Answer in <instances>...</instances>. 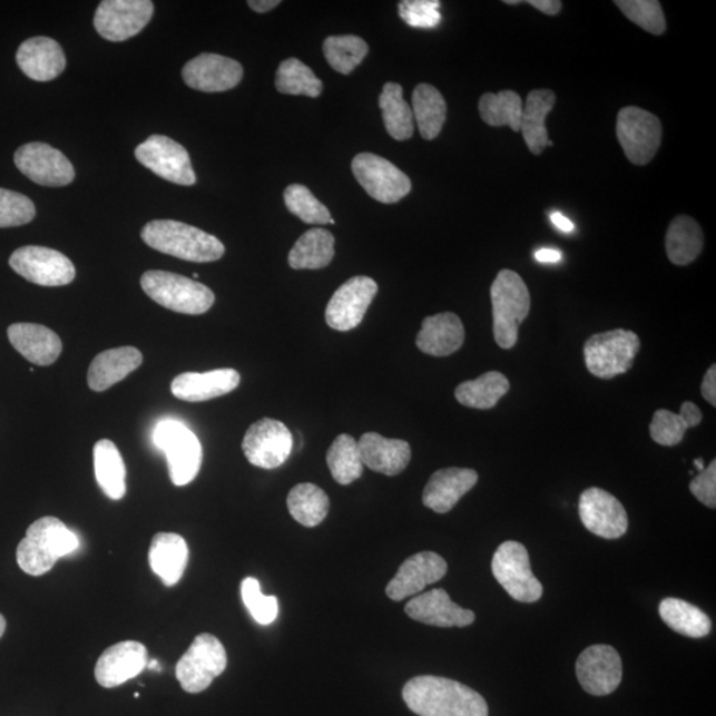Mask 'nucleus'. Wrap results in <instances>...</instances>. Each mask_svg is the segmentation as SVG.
I'll return each mask as SVG.
<instances>
[{
	"label": "nucleus",
	"instance_id": "f257e3e1",
	"mask_svg": "<svg viewBox=\"0 0 716 716\" xmlns=\"http://www.w3.org/2000/svg\"><path fill=\"white\" fill-rule=\"evenodd\" d=\"M402 697L410 710L420 716H489L488 702L481 694L449 678L410 679Z\"/></svg>",
	"mask_w": 716,
	"mask_h": 716
},
{
	"label": "nucleus",
	"instance_id": "f03ea898",
	"mask_svg": "<svg viewBox=\"0 0 716 716\" xmlns=\"http://www.w3.org/2000/svg\"><path fill=\"white\" fill-rule=\"evenodd\" d=\"M141 236L146 245L157 252L187 262H215L225 255L224 243L218 238L183 222L151 220L143 228Z\"/></svg>",
	"mask_w": 716,
	"mask_h": 716
},
{
	"label": "nucleus",
	"instance_id": "7ed1b4c3",
	"mask_svg": "<svg viewBox=\"0 0 716 716\" xmlns=\"http://www.w3.org/2000/svg\"><path fill=\"white\" fill-rule=\"evenodd\" d=\"M79 546V538L61 520L45 517L35 521L20 541L18 565L27 575L41 576L50 572L60 558L75 552Z\"/></svg>",
	"mask_w": 716,
	"mask_h": 716
},
{
	"label": "nucleus",
	"instance_id": "20e7f679",
	"mask_svg": "<svg viewBox=\"0 0 716 716\" xmlns=\"http://www.w3.org/2000/svg\"><path fill=\"white\" fill-rule=\"evenodd\" d=\"M493 336L503 350L518 343L519 326L530 314L531 296L516 271L502 269L491 286Z\"/></svg>",
	"mask_w": 716,
	"mask_h": 716
},
{
	"label": "nucleus",
	"instance_id": "39448f33",
	"mask_svg": "<svg viewBox=\"0 0 716 716\" xmlns=\"http://www.w3.org/2000/svg\"><path fill=\"white\" fill-rule=\"evenodd\" d=\"M141 287L151 301L178 314L202 315L215 302L210 288L168 271H146L141 277Z\"/></svg>",
	"mask_w": 716,
	"mask_h": 716
},
{
	"label": "nucleus",
	"instance_id": "423d86ee",
	"mask_svg": "<svg viewBox=\"0 0 716 716\" xmlns=\"http://www.w3.org/2000/svg\"><path fill=\"white\" fill-rule=\"evenodd\" d=\"M153 442L164 451L174 484L180 488L196 479L202 464V447L198 437L185 423L159 421L153 433Z\"/></svg>",
	"mask_w": 716,
	"mask_h": 716
},
{
	"label": "nucleus",
	"instance_id": "0eeeda50",
	"mask_svg": "<svg viewBox=\"0 0 716 716\" xmlns=\"http://www.w3.org/2000/svg\"><path fill=\"white\" fill-rule=\"evenodd\" d=\"M641 347L635 332L615 330L590 336L583 345L588 371L597 379L610 380L627 373Z\"/></svg>",
	"mask_w": 716,
	"mask_h": 716
},
{
	"label": "nucleus",
	"instance_id": "6e6552de",
	"mask_svg": "<svg viewBox=\"0 0 716 716\" xmlns=\"http://www.w3.org/2000/svg\"><path fill=\"white\" fill-rule=\"evenodd\" d=\"M227 653L219 639L202 632L178 660L176 677L186 693L205 692L226 670Z\"/></svg>",
	"mask_w": 716,
	"mask_h": 716
},
{
	"label": "nucleus",
	"instance_id": "1a4fd4ad",
	"mask_svg": "<svg viewBox=\"0 0 716 716\" xmlns=\"http://www.w3.org/2000/svg\"><path fill=\"white\" fill-rule=\"evenodd\" d=\"M492 573L513 600L537 602L543 596V586L534 577L530 556L518 541H506L492 558Z\"/></svg>",
	"mask_w": 716,
	"mask_h": 716
},
{
	"label": "nucleus",
	"instance_id": "9d476101",
	"mask_svg": "<svg viewBox=\"0 0 716 716\" xmlns=\"http://www.w3.org/2000/svg\"><path fill=\"white\" fill-rule=\"evenodd\" d=\"M617 138L631 164L648 165L663 141V125L648 110L627 107L617 116Z\"/></svg>",
	"mask_w": 716,
	"mask_h": 716
},
{
	"label": "nucleus",
	"instance_id": "9b49d317",
	"mask_svg": "<svg viewBox=\"0 0 716 716\" xmlns=\"http://www.w3.org/2000/svg\"><path fill=\"white\" fill-rule=\"evenodd\" d=\"M352 171L359 184L381 204H395L412 190V180L388 159L360 153L352 161Z\"/></svg>",
	"mask_w": 716,
	"mask_h": 716
},
{
	"label": "nucleus",
	"instance_id": "f8f14e48",
	"mask_svg": "<svg viewBox=\"0 0 716 716\" xmlns=\"http://www.w3.org/2000/svg\"><path fill=\"white\" fill-rule=\"evenodd\" d=\"M10 266L26 281L43 287H61L76 276L73 263L57 249L26 246L13 252Z\"/></svg>",
	"mask_w": 716,
	"mask_h": 716
},
{
	"label": "nucleus",
	"instance_id": "ddd939ff",
	"mask_svg": "<svg viewBox=\"0 0 716 716\" xmlns=\"http://www.w3.org/2000/svg\"><path fill=\"white\" fill-rule=\"evenodd\" d=\"M137 161L169 183L192 186L197 183L189 153L183 145L166 136H150L138 145Z\"/></svg>",
	"mask_w": 716,
	"mask_h": 716
},
{
	"label": "nucleus",
	"instance_id": "4468645a",
	"mask_svg": "<svg viewBox=\"0 0 716 716\" xmlns=\"http://www.w3.org/2000/svg\"><path fill=\"white\" fill-rule=\"evenodd\" d=\"M294 448V438L283 422L262 419L249 426L242 449L247 461L256 468L273 470L287 461Z\"/></svg>",
	"mask_w": 716,
	"mask_h": 716
},
{
	"label": "nucleus",
	"instance_id": "2eb2a0df",
	"mask_svg": "<svg viewBox=\"0 0 716 716\" xmlns=\"http://www.w3.org/2000/svg\"><path fill=\"white\" fill-rule=\"evenodd\" d=\"M153 12L150 0H104L95 13V29L109 41L128 40L148 26Z\"/></svg>",
	"mask_w": 716,
	"mask_h": 716
},
{
	"label": "nucleus",
	"instance_id": "dca6fc26",
	"mask_svg": "<svg viewBox=\"0 0 716 716\" xmlns=\"http://www.w3.org/2000/svg\"><path fill=\"white\" fill-rule=\"evenodd\" d=\"M379 286L371 277L354 276L333 294L325 310V322L332 330L351 331L363 322Z\"/></svg>",
	"mask_w": 716,
	"mask_h": 716
},
{
	"label": "nucleus",
	"instance_id": "f3484780",
	"mask_svg": "<svg viewBox=\"0 0 716 716\" xmlns=\"http://www.w3.org/2000/svg\"><path fill=\"white\" fill-rule=\"evenodd\" d=\"M13 161L27 178L41 186L61 187L75 179L72 164L60 150L48 144L30 143L20 146Z\"/></svg>",
	"mask_w": 716,
	"mask_h": 716
},
{
	"label": "nucleus",
	"instance_id": "a211bd4d",
	"mask_svg": "<svg viewBox=\"0 0 716 716\" xmlns=\"http://www.w3.org/2000/svg\"><path fill=\"white\" fill-rule=\"evenodd\" d=\"M577 679L583 690L604 697L617 690L622 680V660L609 645H594L576 663Z\"/></svg>",
	"mask_w": 716,
	"mask_h": 716
},
{
	"label": "nucleus",
	"instance_id": "6ab92c4d",
	"mask_svg": "<svg viewBox=\"0 0 716 716\" xmlns=\"http://www.w3.org/2000/svg\"><path fill=\"white\" fill-rule=\"evenodd\" d=\"M583 527L596 537L615 540L628 531L627 510L608 491L590 488L581 493L579 503Z\"/></svg>",
	"mask_w": 716,
	"mask_h": 716
},
{
	"label": "nucleus",
	"instance_id": "aec40b11",
	"mask_svg": "<svg viewBox=\"0 0 716 716\" xmlns=\"http://www.w3.org/2000/svg\"><path fill=\"white\" fill-rule=\"evenodd\" d=\"M448 573V562L435 552H420L403 561L398 575L388 583L386 595L393 601L416 596Z\"/></svg>",
	"mask_w": 716,
	"mask_h": 716
},
{
	"label": "nucleus",
	"instance_id": "412c9836",
	"mask_svg": "<svg viewBox=\"0 0 716 716\" xmlns=\"http://www.w3.org/2000/svg\"><path fill=\"white\" fill-rule=\"evenodd\" d=\"M186 86L200 92H226L239 85L243 67L238 61L217 53H202L183 69Z\"/></svg>",
	"mask_w": 716,
	"mask_h": 716
},
{
	"label": "nucleus",
	"instance_id": "4be33fe9",
	"mask_svg": "<svg viewBox=\"0 0 716 716\" xmlns=\"http://www.w3.org/2000/svg\"><path fill=\"white\" fill-rule=\"evenodd\" d=\"M148 664V650L141 643L124 641L110 646L97 660V684L114 688L140 676Z\"/></svg>",
	"mask_w": 716,
	"mask_h": 716
},
{
	"label": "nucleus",
	"instance_id": "5701e85b",
	"mask_svg": "<svg viewBox=\"0 0 716 716\" xmlns=\"http://www.w3.org/2000/svg\"><path fill=\"white\" fill-rule=\"evenodd\" d=\"M405 614L414 621L438 628H464L475 621L474 611L451 601L444 589L416 595L406 604Z\"/></svg>",
	"mask_w": 716,
	"mask_h": 716
},
{
	"label": "nucleus",
	"instance_id": "b1692460",
	"mask_svg": "<svg viewBox=\"0 0 716 716\" xmlns=\"http://www.w3.org/2000/svg\"><path fill=\"white\" fill-rule=\"evenodd\" d=\"M478 479V472L471 469L450 468L437 471L423 490L422 502L437 513H447L474 488Z\"/></svg>",
	"mask_w": 716,
	"mask_h": 716
},
{
	"label": "nucleus",
	"instance_id": "393cba45",
	"mask_svg": "<svg viewBox=\"0 0 716 716\" xmlns=\"http://www.w3.org/2000/svg\"><path fill=\"white\" fill-rule=\"evenodd\" d=\"M17 62L35 81H51L65 71L67 59L57 40L37 37L26 40L17 52Z\"/></svg>",
	"mask_w": 716,
	"mask_h": 716
},
{
	"label": "nucleus",
	"instance_id": "a878e982",
	"mask_svg": "<svg viewBox=\"0 0 716 716\" xmlns=\"http://www.w3.org/2000/svg\"><path fill=\"white\" fill-rule=\"evenodd\" d=\"M241 384V374L234 370H217L206 373L187 372L171 382V393L178 400L204 402L235 391Z\"/></svg>",
	"mask_w": 716,
	"mask_h": 716
},
{
	"label": "nucleus",
	"instance_id": "bb28decb",
	"mask_svg": "<svg viewBox=\"0 0 716 716\" xmlns=\"http://www.w3.org/2000/svg\"><path fill=\"white\" fill-rule=\"evenodd\" d=\"M10 343L30 363L48 366L60 356L62 344L60 337L45 325L18 323L7 330Z\"/></svg>",
	"mask_w": 716,
	"mask_h": 716
},
{
	"label": "nucleus",
	"instance_id": "cd10ccee",
	"mask_svg": "<svg viewBox=\"0 0 716 716\" xmlns=\"http://www.w3.org/2000/svg\"><path fill=\"white\" fill-rule=\"evenodd\" d=\"M357 443L363 464L380 474L399 475L412 459V449L406 441L389 440L377 433H366Z\"/></svg>",
	"mask_w": 716,
	"mask_h": 716
},
{
	"label": "nucleus",
	"instance_id": "c85d7f7f",
	"mask_svg": "<svg viewBox=\"0 0 716 716\" xmlns=\"http://www.w3.org/2000/svg\"><path fill=\"white\" fill-rule=\"evenodd\" d=\"M464 336L462 320L451 312H443L423 320L415 343L421 352L430 356L447 357L461 350Z\"/></svg>",
	"mask_w": 716,
	"mask_h": 716
},
{
	"label": "nucleus",
	"instance_id": "c756f323",
	"mask_svg": "<svg viewBox=\"0 0 716 716\" xmlns=\"http://www.w3.org/2000/svg\"><path fill=\"white\" fill-rule=\"evenodd\" d=\"M143 353L134 346H121L97 354L88 371V386L95 392L122 381L143 364Z\"/></svg>",
	"mask_w": 716,
	"mask_h": 716
},
{
	"label": "nucleus",
	"instance_id": "7c9ffc66",
	"mask_svg": "<svg viewBox=\"0 0 716 716\" xmlns=\"http://www.w3.org/2000/svg\"><path fill=\"white\" fill-rule=\"evenodd\" d=\"M189 547L178 533L159 532L151 540L149 562L151 571L161 577L166 587L176 586L185 573Z\"/></svg>",
	"mask_w": 716,
	"mask_h": 716
},
{
	"label": "nucleus",
	"instance_id": "2f4dec72",
	"mask_svg": "<svg viewBox=\"0 0 716 716\" xmlns=\"http://www.w3.org/2000/svg\"><path fill=\"white\" fill-rule=\"evenodd\" d=\"M556 104V95L549 89H534L527 96L520 130L523 134L528 149L534 156L541 155L547 146H551L546 128V118Z\"/></svg>",
	"mask_w": 716,
	"mask_h": 716
},
{
	"label": "nucleus",
	"instance_id": "473e14b6",
	"mask_svg": "<svg viewBox=\"0 0 716 716\" xmlns=\"http://www.w3.org/2000/svg\"><path fill=\"white\" fill-rule=\"evenodd\" d=\"M705 236L698 222L687 215H679L667 228L666 254L676 266L693 263L704 249Z\"/></svg>",
	"mask_w": 716,
	"mask_h": 716
},
{
	"label": "nucleus",
	"instance_id": "72a5a7b5",
	"mask_svg": "<svg viewBox=\"0 0 716 716\" xmlns=\"http://www.w3.org/2000/svg\"><path fill=\"white\" fill-rule=\"evenodd\" d=\"M335 256V236L328 229L311 228L292 247L290 266L294 269H320L330 266Z\"/></svg>",
	"mask_w": 716,
	"mask_h": 716
},
{
	"label": "nucleus",
	"instance_id": "f704fd0d",
	"mask_svg": "<svg viewBox=\"0 0 716 716\" xmlns=\"http://www.w3.org/2000/svg\"><path fill=\"white\" fill-rule=\"evenodd\" d=\"M94 461L97 483L106 496L114 500H120L127 492L125 484L124 459L116 444L109 440H101L95 444Z\"/></svg>",
	"mask_w": 716,
	"mask_h": 716
},
{
	"label": "nucleus",
	"instance_id": "c9c22d12",
	"mask_svg": "<svg viewBox=\"0 0 716 716\" xmlns=\"http://www.w3.org/2000/svg\"><path fill=\"white\" fill-rule=\"evenodd\" d=\"M510 381L503 373L488 372L475 380L462 382L455 389V399L465 408L489 410L510 392Z\"/></svg>",
	"mask_w": 716,
	"mask_h": 716
},
{
	"label": "nucleus",
	"instance_id": "e433bc0d",
	"mask_svg": "<svg viewBox=\"0 0 716 716\" xmlns=\"http://www.w3.org/2000/svg\"><path fill=\"white\" fill-rule=\"evenodd\" d=\"M659 616L667 627L690 638H704L710 635L713 628L712 620L704 610L673 597L659 604Z\"/></svg>",
	"mask_w": 716,
	"mask_h": 716
},
{
	"label": "nucleus",
	"instance_id": "4c0bfd02",
	"mask_svg": "<svg viewBox=\"0 0 716 716\" xmlns=\"http://www.w3.org/2000/svg\"><path fill=\"white\" fill-rule=\"evenodd\" d=\"M448 106L440 90L430 85L416 86L413 94V116L425 140L440 136L447 121Z\"/></svg>",
	"mask_w": 716,
	"mask_h": 716
},
{
	"label": "nucleus",
	"instance_id": "58836bf2",
	"mask_svg": "<svg viewBox=\"0 0 716 716\" xmlns=\"http://www.w3.org/2000/svg\"><path fill=\"white\" fill-rule=\"evenodd\" d=\"M379 104L388 134L398 141L409 140L414 134V116L403 99L402 87L398 82H386Z\"/></svg>",
	"mask_w": 716,
	"mask_h": 716
},
{
	"label": "nucleus",
	"instance_id": "ea45409f",
	"mask_svg": "<svg viewBox=\"0 0 716 716\" xmlns=\"http://www.w3.org/2000/svg\"><path fill=\"white\" fill-rule=\"evenodd\" d=\"M291 517L304 527H316L330 512V498L316 484L301 483L291 490L287 498Z\"/></svg>",
	"mask_w": 716,
	"mask_h": 716
},
{
	"label": "nucleus",
	"instance_id": "a19ab883",
	"mask_svg": "<svg viewBox=\"0 0 716 716\" xmlns=\"http://www.w3.org/2000/svg\"><path fill=\"white\" fill-rule=\"evenodd\" d=\"M479 114L490 127H510L513 131H519L523 101L513 90L485 94L479 100Z\"/></svg>",
	"mask_w": 716,
	"mask_h": 716
},
{
	"label": "nucleus",
	"instance_id": "79ce46f5",
	"mask_svg": "<svg viewBox=\"0 0 716 716\" xmlns=\"http://www.w3.org/2000/svg\"><path fill=\"white\" fill-rule=\"evenodd\" d=\"M326 463L339 484H351L363 475L364 464L359 443L351 435L342 434L336 438L326 453Z\"/></svg>",
	"mask_w": 716,
	"mask_h": 716
},
{
	"label": "nucleus",
	"instance_id": "37998d69",
	"mask_svg": "<svg viewBox=\"0 0 716 716\" xmlns=\"http://www.w3.org/2000/svg\"><path fill=\"white\" fill-rule=\"evenodd\" d=\"M276 89L283 95H303L318 97L323 92V82L308 66L298 59L284 60L277 69Z\"/></svg>",
	"mask_w": 716,
	"mask_h": 716
},
{
	"label": "nucleus",
	"instance_id": "c03bdc74",
	"mask_svg": "<svg viewBox=\"0 0 716 716\" xmlns=\"http://www.w3.org/2000/svg\"><path fill=\"white\" fill-rule=\"evenodd\" d=\"M326 61L339 73L350 75L363 62L370 47L354 35L326 38L323 46Z\"/></svg>",
	"mask_w": 716,
	"mask_h": 716
},
{
	"label": "nucleus",
	"instance_id": "a18cd8bd",
	"mask_svg": "<svg viewBox=\"0 0 716 716\" xmlns=\"http://www.w3.org/2000/svg\"><path fill=\"white\" fill-rule=\"evenodd\" d=\"M288 210L308 225H331L332 215L314 194L303 185H290L284 192Z\"/></svg>",
	"mask_w": 716,
	"mask_h": 716
},
{
	"label": "nucleus",
	"instance_id": "49530a36",
	"mask_svg": "<svg viewBox=\"0 0 716 716\" xmlns=\"http://www.w3.org/2000/svg\"><path fill=\"white\" fill-rule=\"evenodd\" d=\"M616 6L624 16L653 35H663L666 20L663 7L656 0H617Z\"/></svg>",
	"mask_w": 716,
	"mask_h": 716
},
{
	"label": "nucleus",
	"instance_id": "de8ad7c7",
	"mask_svg": "<svg viewBox=\"0 0 716 716\" xmlns=\"http://www.w3.org/2000/svg\"><path fill=\"white\" fill-rule=\"evenodd\" d=\"M242 600L245 602L254 620L261 625H269L279 614V604L275 596H264L261 583L254 577H247L241 586Z\"/></svg>",
	"mask_w": 716,
	"mask_h": 716
},
{
	"label": "nucleus",
	"instance_id": "09e8293b",
	"mask_svg": "<svg viewBox=\"0 0 716 716\" xmlns=\"http://www.w3.org/2000/svg\"><path fill=\"white\" fill-rule=\"evenodd\" d=\"M37 215L33 202L23 194L0 189V228L30 224Z\"/></svg>",
	"mask_w": 716,
	"mask_h": 716
},
{
	"label": "nucleus",
	"instance_id": "8fccbe9b",
	"mask_svg": "<svg viewBox=\"0 0 716 716\" xmlns=\"http://www.w3.org/2000/svg\"><path fill=\"white\" fill-rule=\"evenodd\" d=\"M688 429L690 426L683 415L673 413L670 410L659 409L653 415L650 435L653 441L660 447H677L683 442Z\"/></svg>",
	"mask_w": 716,
	"mask_h": 716
},
{
	"label": "nucleus",
	"instance_id": "3c124183",
	"mask_svg": "<svg viewBox=\"0 0 716 716\" xmlns=\"http://www.w3.org/2000/svg\"><path fill=\"white\" fill-rule=\"evenodd\" d=\"M441 2L438 0H403L399 4L400 17L414 29H434L441 23Z\"/></svg>",
	"mask_w": 716,
	"mask_h": 716
},
{
	"label": "nucleus",
	"instance_id": "603ef678",
	"mask_svg": "<svg viewBox=\"0 0 716 716\" xmlns=\"http://www.w3.org/2000/svg\"><path fill=\"white\" fill-rule=\"evenodd\" d=\"M690 491L693 496L704 503L708 509L716 507V461L710 463L708 468L699 472L690 483Z\"/></svg>",
	"mask_w": 716,
	"mask_h": 716
},
{
	"label": "nucleus",
	"instance_id": "864d4df0",
	"mask_svg": "<svg viewBox=\"0 0 716 716\" xmlns=\"http://www.w3.org/2000/svg\"><path fill=\"white\" fill-rule=\"evenodd\" d=\"M700 391L705 400L708 403H712L713 406H716V366L715 364L708 367V371L705 374L704 382H702Z\"/></svg>",
	"mask_w": 716,
	"mask_h": 716
},
{
	"label": "nucleus",
	"instance_id": "5fc2aeb1",
	"mask_svg": "<svg viewBox=\"0 0 716 716\" xmlns=\"http://www.w3.org/2000/svg\"><path fill=\"white\" fill-rule=\"evenodd\" d=\"M679 414L684 416L690 429L700 425L702 420H704L700 409L690 401L683 403Z\"/></svg>",
	"mask_w": 716,
	"mask_h": 716
},
{
	"label": "nucleus",
	"instance_id": "6e6d98bb",
	"mask_svg": "<svg viewBox=\"0 0 716 716\" xmlns=\"http://www.w3.org/2000/svg\"><path fill=\"white\" fill-rule=\"evenodd\" d=\"M530 3L534 9L546 13V16H558L561 11L562 3L559 0H530Z\"/></svg>",
	"mask_w": 716,
	"mask_h": 716
},
{
	"label": "nucleus",
	"instance_id": "4d7b16f0",
	"mask_svg": "<svg viewBox=\"0 0 716 716\" xmlns=\"http://www.w3.org/2000/svg\"><path fill=\"white\" fill-rule=\"evenodd\" d=\"M534 259L540 263H559L562 259V254L559 249L541 248L534 253Z\"/></svg>",
	"mask_w": 716,
	"mask_h": 716
},
{
	"label": "nucleus",
	"instance_id": "13d9d810",
	"mask_svg": "<svg viewBox=\"0 0 716 716\" xmlns=\"http://www.w3.org/2000/svg\"><path fill=\"white\" fill-rule=\"evenodd\" d=\"M552 224L560 229L562 233H573L575 224L571 219L567 218L565 214L560 212H555L551 214Z\"/></svg>",
	"mask_w": 716,
	"mask_h": 716
},
{
	"label": "nucleus",
	"instance_id": "bf43d9fd",
	"mask_svg": "<svg viewBox=\"0 0 716 716\" xmlns=\"http://www.w3.org/2000/svg\"><path fill=\"white\" fill-rule=\"evenodd\" d=\"M247 4L252 7V10L264 13L274 10L281 4V0H249Z\"/></svg>",
	"mask_w": 716,
	"mask_h": 716
},
{
	"label": "nucleus",
	"instance_id": "052dcab7",
	"mask_svg": "<svg viewBox=\"0 0 716 716\" xmlns=\"http://www.w3.org/2000/svg\"><path fill=\"white\" fill-rule=\"evenodd\" d=\"M694 464L695 468L699 470V472L705 470L704 459H695Z\"/></svg>",
	"mask_w": 716,
	"mask_h": 716
},
{
	"label": "nucleus",
	"instance_id": "680f3d73",
	"mask_svg": "<svg viewBox=\"0 0 716 716\" xmlns=\"http://www.w3.org/2000/svg\"><path fill=\"white\" fill-rule=\"evenodd\" d=\"M6 627H7L6 618L2 615H0V637L4 635Z\"/></svg>",
	"mask_w": 716,
	"mask_h": 716
},
{
	"label": "nucleus",
	"instance_id": "e2e57ef3",
	"mask_svg": "<svg viewBox=\"0 0 716 716\" xmlns=\"http://www.w3.org/2000/svg\"><path fill=\"white\" fill-rule=\"evenodd\" d=\"M149 667H150V669H157V667H158L157 660H151Z\"/></svg>",
	"mask_w": 716,
	"mask_h": 716
},
{
	"label": "nucleus",
	"instance_id": "0e129e2a",
	"mask_svg": "<svg viewBox=\"0 0 716 716\" xmlns=\"http://www.w3.org/2000/svg\"><path fill=\"white\" fill-rule=\"evenodd\" d=\"M507 4H519L520 0H506Z\"/></svg>",
	"mask_w": 716,
	"mask_h": 716
},
{
	"label": "nucleus",
	"instance_id": "69168bd1",
	"mask_svg": "<svg viewBox=\"0 0 716 716\" xmlns=\"http://www.w3.org/2000/svg\"><path fill=\"white\" fill-rule=\"evenodd\" d=\"M198 277H199V275H198V274H194V275H193V279H198Z\"/></svg>",
	"mask_w": 716,
	"mask_h": 716
}]
</instances>
